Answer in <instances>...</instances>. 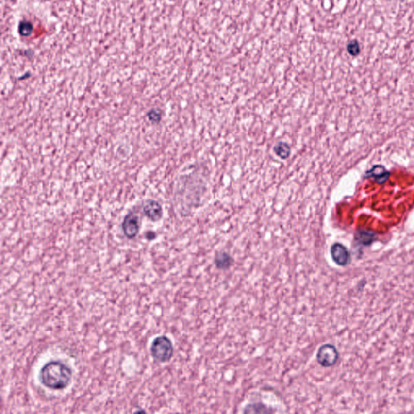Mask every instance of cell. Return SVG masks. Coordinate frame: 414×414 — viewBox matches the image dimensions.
<instances>
[{
  "label": "cell",
  "mask_w": 414,
  "mask_h": 414,
  "mask_svg": "<svg viewBox=\"0 0 414 414\" xmlns=\"http://www.w3.org/2000/svg\"><path fill=\"white\" fill-rule=\"evenodd\" d=\"M39 378L45 387L51 390H63L72 380L71 369L61 361H50L41 367Z\"/></svg>",
  "instance_id": "cell-1"
},
{
  "label": "cell",
  "mask_w": 414,
  "mask_h": 414,
  "mask_svg": "<svg viewBox=\"0 0 414 414\" xmlns=\"http://www.w3.org/2000/svg\"><path fill=\"white\" fill-rule=\"evenodd\" d=\"M150 350L154 360L162 364L169 362L174 354L172 341L166 336L155 337L150 345Z\"/></svg>",
  "instance_id": "cell-2"
},
{
  "label": "cell",
  "mask_w": 414,
  "mask_h": 414,
  "mask_svg": "<svg viewBox=\"0 0 414 414\" xmlns=\"http://www.w3.org/2000/svg\"><path fill=\"white\" fill-rule=\"evenodd\" d=\"M339 359V353L332 344H324L318 349L316 360L323 367H331L337 364Z\"/></svg>",
  "instance_id": "cell-3"
},
{
  "label": "cell",
  "mask_w": 414,
  "mask_h": 414,
  "mask_svg": "<svg viewBox=\"0 0 414 414\" xmlns=\"http://www.w3.org/2000/svg\"><path fill=\"white\" fill-rule=\"evenodd\" d=\"M124 235L128 239H133L138 235L140 229L139 218L134 212H130L124 218L122 225Z\"/></svg>",
  "instance_id": "cell-4"
},
{
  "label": "cell",
  "mask_w": 414,
  "mask_h": 414,
  "mask_svg": "<svg viewBox=\"0 0 414 414\" xmlns=\"http://www.w3.org/2000/svg\"><path fill=\"white\" fill-rule=\"evenodd\" d=\"M330 254L335 264L339 266H346L350 262V253L341 243H335L331 246Z\"/></svg>",
  "instance_id": "cell-5"
},
{
  "label": "cell",
  "mask_w": 414,
  "mask_h": 414,
  "mask_svg": "<svg viewBox=\"0 0 414 414\" xmlns=\"http://www.w3.org/2000/svg\"><path fill=\"white\" fill-rule=\"evenodd\" d=\"M143 213L152 222H157L163 217V208L158 201L149 199L143 203Z\"/></svg>",
  "instance_id": "cell-6"
},
{
  "label": "cell",
  "mask_w": 414,
  "mask_h": 414,
  "mask_svg": "<svg viewBox=\"0 0 414 414\" xmlns=\"http://www.w3.org/2000/svg\"><path fill=\"white\" fill-rule=\"evenodd\" d=\"M366 177H372L376 180L379 184H383L389 177V172L381 166V165H376L371 168L370 171L366 172Z\"/></svg>",
  "instance_id": "cell-7"
},
{
  "label": "cell",
  "mask_w": 414,
  "mask_h": 414,
  "mask_svg": "<svg viewBox=\"0 0 414 414\" xmlns=\"http://www.w3.org/2000/svg\"><path fill=\"white\" fill-rule=\"evenodd\" d=\"M233 262L234 261L232 257H231L230 254H228V252H218L214 260L216 267L222 270L229 269L231 265H232Z\"/></svg>",
  "instance_id": "cell-8"
},
{
  "label": "cell",
  "mask_w": 414,
  "mask_h": 414,
  "mask_svg": "<svg viewBox=\"0 0 414 414\" xmlns=\"http://www.w3.org/2000/svg\"><path fill=\"white\" fill-rule=\"evenodd\" d=\"M274 151L275 155L282 160H286L291 156V148L286 142H279L274 146Z\"/></svg>",
  "instance_id": "cell-9"
},
{
  "label": "cell",
  "mask_w": 414,
  "mask_h": 414,
  "mask_svg": "<svg viewBox=\"0 0 414 414\" xmlns=\"http://www.w3.org/2000/svg\"><path fill=\"white\" fill-rule=\"evenodd\" d=\"M33 30V26L31 22L28 20H23L19 22V27H18V31L20 36H29L31 35Z\"/></svg>",
  "instance_id": "cell-10"
},
{
  "label": "cell",
  "mask_w": 414,
  "mask_h": 414,
  "mask_svg": "<svg viewBox=\"0 0 414 414\" xmlns=\"http://www.w3.org/2000/svg\"><path fill=\"white\" fill-rule=\"evenodd\" d=\"M347 50L349 55L353 57L359 56V53H361V48L358 40L354 39L353 41H349V43L347 44Z\"/></svg>",
  "instance_id": "cell-11"
},
{
  "label": "cell",
  "mask_w": 414,
  "mask_h": 414,
  "mask_svg": "<svg viewBox=\"0 0 414 414\" xmlns=\"http://www.w3.org/2000/svg\"><path fill=\"white\" fill-rule=\"evenodd\" d=\"M148 117L152 123H159L161 121V112L159 109H152L148 113Z\"/></svg>",
  "instance_id": "cell-12"
},
{
  "label": "cell",
  "mask_w": 414,
  "mask_h": 414,
  "mask_svg": "<svg viewBox=\"0 0 414 414\" xmlns=\"http://www.w3.org/2000/svg\"><path fill=\"white\" fill-rule=\"evenodd\" d=\"M388 1H391V0H388Z\"/></svg>",
  "instance_id": "cell-13"
}]
</instances>
